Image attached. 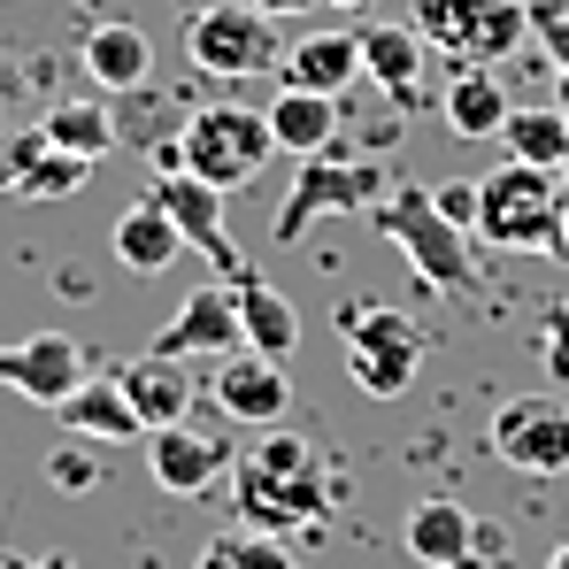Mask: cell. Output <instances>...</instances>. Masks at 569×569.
I'll return each instance as SVG.
<instances>
[{
    "label": "cell",
    "instance_id": "11",
    "mask_svg": "<svg viewBox=\"0 0 569 569\" xmlns=\"http://www.w3.org/2000/svg\"><path fill=\"white\" fill-rule=\"evenodd\" d=\"M0 385H8V392H23V400H39V408H62V400L86 385V355H78V339H70V331L16 339V347H0Z\"/></svg>",
    "mask_w": 569,
    "mask_h": 569
},
{
    "label": "cell",
    "instance_id": "5",
    "mask_svg": "<svg viewBox=\"0 0 569 569\" xmlns=\"http://www.w3.org/2000/svg\"><path fill=\"white\" fill-rule=\"evenodd\" d=\"M339 331H347V378L370 400H400L416 370H423V331L400 316V308H339Z\"/></svg>",
    "mask_w": 569,
    "mask_h": 569
},
{
    "label": "cell",
    "instance_id": "34",
    "mask_svg": "<svg viewBox=\"0 0 569 569\" xmlns=\"http://www.w3.org/2000/svg\"><path fill=\"white\" fill-rule=\"evenodd\" d=\"M262 16H308V8H323V0H254Z\"/></svg>",
    "mask_w": 569,
    "mask_h": 569
},
{
    "label": "cell",
    "instance_id": "35",
    "mask_svg": "<svg viewBox=\"0 0 569 569\" xmlns=\"http://www.w3.org/2000/svg\"><path fill=\"white\" fill-rule=\"evenodd\" d=\"M0 569H39V555H16V547H0Z\"/></svg>",
    "mask_w": 569,
    "mask_h": 569
},
{
    "label": "cell",
    "instance_id": "30",
    "mask_svg": "<svg viewBox=\"0 0 569 569\" xmlns=\"http://www.w3.org/2000/svg\"><path fill=\"white\" fill-rule=\"evenodd\" d=\"M47 477H54V485H62V492H93V485H100L93 439H70V431H62V447H54V455H47Z\"/></svg>",
    "mask_w": 569,
    "mask_h": 569
},
{
    "label": "cell",
    "instance_id": "14",
    "mask_svg": "<svg viewBox=\"0 0 569 569\" xmlns=\"http://www.w3.org/2000/svg\"><path fill=\"white\" fill-rule=\"evenodd\" d=\"M116 385H123V400L139 408V423H147V431H162V423H192L200 378L186 370V355H162V347H147L139 362H123V370H116Z\"/></svg>",
    "mask_w": 569,
    "mask_h": 569
},
{
    "label": "cell",
    "instance_id": "24",
    "mask_svg": "<svg viewBox=\"0 0 569 569\" xmlns=\"http://www.w3.org/2000/svg\"><path fill=\"white\" fill-rule=\"evenodd\" d=\"M500 147L516 162H539V170H569V116L547 100V108H508L500 123Z\"/></svg>",
    "mask_w": 569,
    "mask_h": 569
},
{
    "label": "cell",
    "instance_id": "8",
    "mask_svg": "<svg viewBox=\"0 0 569 569\" xmlns=\"http://www.w3.org/2000/svg\"><path fill=\"white\" fill-rule=\"evenodd\" d=\"M278 16H262L254 0H216V8H200L186 31L192 62L208 70V78H223V86H239V78H262L270 62H278V31H270Z\"/></svg>",
    "mask_w": 569,
    "mask_h": 569
},
{
    "label": "cell",
    "instance_id": "19",
    "mask_svg": "<svg viewBox=\"0 0 569 569\" xmlns=\"http://www.w3.org/2000/svg\"><path fill=\"white\" fill-rule=\"evenodd\" d=\"M362 78L400 108H416L423 100V31L416 23H370L362 31Z\"/></svg>",
    "mask_w": 569,
    "mask_h": 569
},
{
    "label": "cell",
    "instance_id": "23",
    "mask_svg": "<svg viewBox=\"0 0 569 569\" xmlns=\"http://www.w3.org/2000/svg\"><path fill=\"white\" fill-rule=\"evenodd\" d=\"M231 292H239V331H247V347L270 355V362H284V355L300 347V308L262 278H239Z\"/></svg>",
    "mask_w": 569,
    "mask_h": 569
},
{
    "label": "cell",
    "instance_id": "1",
    "mask_svg": "<svg viewBox=\"0 0 569 569\" xmlns=\"http://www.w3.org/2000/svg\"><path fill=\"white\" fill-rule=\"evenodd\" d=\"M231 500H239V523L270 531V539H292L308 531L323 508H331V477H323V455L284 431V423H262L239 462H231Z\"/></svg>",
    "mask_w": 569,
    "mask_h": 569
},
{
    "label": "cell",
    "instance_id": "40",
    "mask_svg": "<svg viewBox=\"0 0 569 569\" xmlns=\"http://www.w3.org/2000/svg\"><path fill=\"white\" fill-rule=\"evenodd\" d=\"M562 178H569V170H562Z\"/></svg>",
    "mask_w": 569,
    "mask_h": 569
},
{
    "label": "cell",
    "instance_id": "39",
    "mask_svg": "<svg viewBox=\"0 0 569 569\" xmlns=\"http://www.w3.org/2000/svg\"><path fill=\"white\" fill-rule=\"evenodd\" d=\"M562 254H569V223H562Z\"/></svg>",
    "mask_w": 569,
    "mask_h": 569
},
{
    "label": "cell",
    "instance_id": "37",
    "mask_svg": "<svg viewBox=\"0 0 569 569\" xmlns=\"http://www.w3.org/2000/svg\"><path fill=\"white\" fill-rule=\"evenodd\" d=\"M547 569H569V539H562V547H555V555H547Z\"/></svg>",
    "mask_w": 569,
    "mask_h": 569
},
{
    "label": "cell",
    "instance_id": "16",
    "mask_svg": "<svg viewBox=\"0 0 569 569\" xmlns=\"http://www.w3.org/2000/svg\"><path fill=\"white\" fill-rule=\"evenodd\" d=\"M477 531H485V523H477L470 508L439 492V500H416V508H408V531H400V539H408V562H423V569H462L477 555Z\"/></svg>",
    "mask_w": 569,
    "mask_h": 569
},
{
    "label": "cell",
    "instance_id": "38",
    "mask_svg": "<svg viewBox=\"0 0 569 569\" xmlns=\"http://www.w3.org/2000/svg\"><path fill=\"white\" fill-rule=\"evenodd\" d=\"M323 8H370V0H323Z\"/></svg>",
    "mask_w": 569,
    "mask_h": 569
},
{
    "label": "cell",
    "instance_id": "15",
    "mask_svg": "<svg viewBox=\"0 0 569 569\" xmlns=\"http://www.w3.org/2000/svg\"><path fill=\"white\" fill-rule=\"evenodd\" d=\"M284 86H300V93H347V86H362V31H300L292 47H284Z\"/></svg>",
    "mask_w": 569,
    "mask_h": 569
},
{
    "label": "cell",
    "instance_id": "22",
    "mask_svg": "<svg viewBox=\"0 0 569 569\" xmlns=\"http://www.w3.org/2000/svg\"><path fill=\"white\" fill-rule=\"evenodd\" d=\"M270 116V139L278 154H323L339 139V100L331 93H300V86H278V100L262 108Z\"/></svg>",
    "mask_w": 569,
    "mask_h": 569
},
{
    "label": "cell",
    "instance_id": "25",
    "mask_svg": "<svg viewBox=\"0 0 569 569\" xmlns=\"http://www.w3.org/2000/svg\"><path fill=\"white\" fill-rule=\"evenodd\" d=\"M47 147H62V154H86V162H100V154H116V116L100 108V100H62V108H47Z\"/></svg>",
    "mask_w": 569,
    "mask_h": 569
},
{
    "label": "cell",
    "instance_id": "6",
    "mask_svg": "<svg viewBox=\"0 0 569 569\" xmlns=\"http://www.w3.org/2000/svg\"><path fill=\"white\" fill-rule=\"evenodd\" d=\"M385 192L392 186H385L378 162H339L331 147L300 154V178H292V192H284V208H278V247H292L316 216H370Z\"/></svg>",
    "mask_w": 569,
    "mask_h": 569
},
{
    "label": "cell",
    "instance_id": "27",
    "mask_svg": "<svg viewBox=\"0 0 569 569\" xmlns=\"http://www.w3.org/2000/svg\"><path fill=\"white\" fill-rule=\"evenodd\" d=\"M192 569H292V555H284L270 531L239 523V531H216V539L200 547V562H192Z\"/></svg>",
    "mask_w": 569,
    "mask_h": 569
},
{
    "label": "cell",
    "instance_id": "10",
    "mask_svg": "<svg viewBox=\"0 0 569 569\" xmlns=\"http://www.w3.org/2000/svg\"><path fill=\"white\" fill-rule=\"evenodd\" d=\"M208 400H216L231 423L262 431V423H284V408H292V378H284L270 355L239 347V355H223V362H216V378H208Z\"/></svg>",
    "mask_w": 569,
    "mask_h": 569
},
{
    "label": "cell",
    "instance_id": "26",
    "mask_svg": "<svg viewBox=\"0 0 569 569\" xmlns=\"http://www.w3.org/2000/svg\"><path fill=\"white\" fill-rule=\"evenodd\" d=\"M86 178H93V162H86V154H62V147H39V154H31V162H23V170H16L8 186L23 192V200H70V192L86 186Z\"/></svg>",
    "mask_w": 569,
    "mask_h": 569
},
{
    "label": "cell",
    "instance_id": "18",
    "mask_svg": "<svg viewBox=\"0 0 569 569\" xmlns=\"http://www.w3.org/2000/svg\"><path fill=\"white\" fill-rule=\"evenodd\" d=\"M54 416H62L70 439H93V447H131V439H147V423H139V408L123 400L116 370H108V378H86Z\"/></svg>",
    "mask_w": 569,
    "mask_h": 569
},
{
    "label": "cell",
    "instance_id": "12",
    "mask_svg": "<svg viewBox=\"0 0 569 569\" xmlns=\"http://www.w3.org/2000/svg\"><path fill=\"white\" fill-rule=\"evenodd\" d=\"M162 355H208V362H223V355H239L247 347V331H239V292L231 284H200L186 292L178 308H170V323H162V339H154Z\"/></svg>",
    "mask_w": 569,
    "mask_h": 569
},
{
    "label": "cell",
    "instance_id": "17",
    "mask_svg": "<svg viewBox=\"0 0 569 569\" xmlns=\"http://www.w3.org/2000/svg\"><path fill=\"white\" fill-rule=\"evenodd\" d=\"M108 247H116V262H123L131 278H162V270H170L178 254H192V247H186V231L170 223V208H162L154 192H147L139 208H123V216H116Z\"/></svg>",
    "mask_w": 569,
    "mask_h": 569
},
{
    "label": "cell",
    "instance_id": "21",
    "mask_svg": "<svg viewBox=\"0 0 569 569\" xmlns=\"http://www.w3.org/2000/svg\"><path fill=\"white\" fill-rule=\"evenodd\" d=\"M439 108H447V131H455V139H500V123H508L516 100L500 93L492 62H455V78H447Z\"/></svg>",
    "mask_w": 569,
    "mask_h": 569
},
{
    "label": "cell",
    "instance_id": "3",
    "mask_svg": "<svg viewBox=\"0 0 569 569\" xmlns=\"http://www.w3.org/2000/svg\"><path fill=\"white\" fill-rule=\"evenodd\" d=\"M370 223H378L385 239L408 254V270L431 284V292H455V300H470L477 292V254H470V231L431 200V186H400L385 192L378 208H370Z\"/></svg>",
    "mask_w": 569,
    "mask_h": 569
},
{
    "label": "cell",
    "instance_id": "29",
    "mask_svg": "<svg viewBox=\"0 0 569 569\" xmlns=\"http://www.w3.org/2000/svg\"><path fill=\"white\" fill-rule=\"evenodd\" d=\"M523 31H531V0H492L485 16H477V39L462 62H508L516 47H523Z\"/></svg>",
    "mask_w": 569,
    "mask_h": 569
},
{
    "label": "cell",
    "instance_id": "28",
    "mask_svg": "<svg viewBox=\"0 0 569 569\" xmlns=\"http://www.w3.org/2000/svg\"><path fill=\"white\" fill-rule=\"evenodd\" d=\"M485 8H492V0H416V31L462 62V54H470V39H477V16H485Z\"/></svg>",
    "mask_w": 569,
    "mask_h": 569
},
{
    "label": "cell",
    "instance_id": "32",
    "mask_svg": "<svg viewBox=\"0 0 569 569\" xmlns=\"http://www.w3.org/2000/svg\"><path fill=\"white\" fill-rule=\"evenodd\" d=\"M539 362H547V378H569V300L547 308V331H539Z\"/></svg>",
    "mask_w": 569,
    "mask_h": 569
},
{
    "label": "cell",
    "instance_id": "4",
    "mask_svg": "<svg viewBox=\"0 0 569 569\" xmlns=\"http://www.w3.org/2000/svg\"><path fill=\"white\" fill-rule=\"evenodd\" d=\"M270 154H278V139H270V116H254V108H200L178 131V162L223 192L254 186Z\"/></svg>",
    "mask_w": 569,
    "mask_h": 569
},
{
    "label": "cell",
    "instance_id": "9",
    "mask_svg": "<svg viewBox=\"0 0 569 569\" xmlns=\"http://www.w3.org/2000/svg\"><path fill=\"white\" fill-rule=\"evenodd\" d=\"M154 200L170 208V223L186 231V247L223 284L254 278V270H239V254H231V231H223V186H208V178H192V170H162V178H154Z\"/></svg>",
    "mask_w": 569,
    "mask_h": 569
},
{
    "label": "cell",
    "instance_id": "20",
    "mask_svg": "<svg viewBox=\"0 0 569 569\" xmlns=\"http://www.w3.org/2000/svg\"><path fill=\"white\" fill-rule=\"evenodd\" d=\"M78 62H86V78H93L100 93H139L147 70H154V47H147L139 23H93L86 47H78Z\"/></svg>",
    "mask_w": 569,
    "mask_h": 569
},
{
    "label": "cell",
    "instance_id": "31",
    "mask_svg": "<svg viewBox=\"0 0 569 569\" xmlns=\"http://www.w3.org/2000/svg\"><path fill=\"white\" fill-rule=\"evenodd\" d=\"M531 31L547 39V54H555V70H562V78H555V108L569 116V16L547 0V8H531Z\"/></svg>",
    "mask_w": 569,
    "mask_h": 569
},
{
    "label": "cell",
    "instance_id": "36",
    "mask_svg": "<svg viewBox=\"0 0 569 569\" xmlns=\"http://www.w3.org/2000/svg\"><path fill=\"white\" fill-rule=\"evenodd\" d=\"M39 569H78V562L70 555H39Z\"/></svg>",
    "mask_w": 569,
    "mask_h": 569
},
{
    "label": "cell",
    "instance_id": "2",
    "mask_svg": "<svg viewBox=\"0 0 569 569\" xmlns=\"http://www.w3.org/2000/svg\"><path fill=\"white\" fill-rule=\"evenodd\" d=\"M569 223V178L539 162H500L492 178H477V239L500 254H562Z\"/></svg>",
    "mask_w": 569,
    "mask_h": 569
},
{
    "label": "cell",
    "instance_id": "13",
    "mask_svg": "<svg viewBox=\"0 0 569 569\" xmlns=\"http://www.w3.org/2000/svg\"><path fill=\"white\" fill-rule=\"evenodd\" d=\"M147 470L162 492H208L216 477L231 470V439H216V431H192V423H162V431H147Z\"/></svg>",
    "mask_w": 569,
    "mask_h": 569
},
{
    "label": "cell",
    "instance_id": "33",
    "mask_svg": "<svg viewBox=\"0 0 569 569\" xmlns=\"http://www.w3.org/2000/svg\"><path fill=\"white\" fill-rule=\"evenodd\" d=\"M431 200L462 223V231H477V178H455V186H431Z\"/></svg>",
    "mask_w": 569,
    "mask_h": 569
},
{
    "label": "cell",
    "instance_id": "7",
    "mask_svg": "<svg viewBox=\"0 0 569 569\" xmlns=\"http://www.w3.org/2000/svg\"><path fill=\"white\" fill-rule=\"evenodd\" d=\"M485 447L523 477H569V408L555 392H508L485 423Z\"/></svg>",
    "mask_w": 569,
    "mask_h": 569
}]
</instances>
